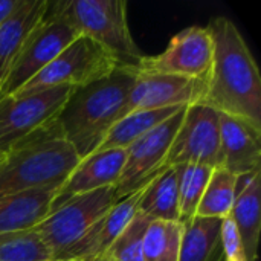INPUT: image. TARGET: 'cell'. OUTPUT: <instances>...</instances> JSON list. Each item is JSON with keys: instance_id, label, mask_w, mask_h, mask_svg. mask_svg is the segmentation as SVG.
<instances>
[{"instance_id": "6da1fadb", "label": "cell", "mask_w": 261, "mask_h": 261, "mask_svg": "<svg viewBox=\"0 0 261 261\" xmlns=\"http://www.w3.org/2000/svg\"><path fill=\"white\" fill-rule=\"evenodd\" d=\"M213 66L203 104L261 128V78L255 58L237 24L219 15L210 20Z\"/></svg>"}, {"instance_id": "7a4b0ae2", "label": "cell", "mask_w": 261, "mask_h": 261, "mask_svg": "<svg viewBox=\"0 0 261 261\" xmlns=\"http://www.w3.org/2000/svg\"><path fill=\"white\" fill-rule=\"evenodd\" d=\"M133 84V70L118 67L107 78L72 92L55 122L80 161L95 153L109 130L124 118Z\"/></svg>"}, {"instance_id": "3957f363", "label": "cell", "mask_w": 261, "mask_h": 261, "mask_svg": "<svg viewBox=\"0 0 261 261\" xmlns=\"http://www.w3.org/2000/svg\"><path fill=\"white\" fill-rule=\"evenodd\" d=\"M78 162L80 158L54 121L6 151L0 167V197L31 190L60 188Z\"/></svg>"}, {"instance_id": "277c9868", "label": "cell", "mask_w": 261, "mask_h": 261, "mask_svg": "<svg viewBox=\"0 0 261 261\" xmlns=\"http://www.w3.org/2000/svg\"><path fill=\"white\" fill-rule=\"evenodd\" d=\"M46 14L63 18L78 35L101 44L118 67H136L145 57L132 37L124 0H47Z\"/></svg>"}, {"instance_id": "5b68a950", "label": "cell", "mask_w": 261, "mask_h": 261, "mask_svg": "<svg viewBox=\"0 0 261 261\" xmlns=\"http://www.w3.org/2000/svg\"><path fill=\"white\" fill-rule=\"evenodd\" d=\"M115 69H118V61L110 52L89 37L80 35L14 95L61 86L80 89L107 78Z\"/></svg>"}, {"instance_id": "8992f818", "label": "cell", "mask_w": 261, "mask_h": 261, "mask_svg": "<svg viewBox=\"0 0 261 261\" xmlns=\"http://www.w3.org/2000/svg\"><path fill=\"white\" fill-rule=\"evenodd\" d=\"M115 203V187L81 194L52 210L32 231L41 239L52 261L58 260Z\"/></svg>"}, {"instance_id": "52a82bcc", "label": "cell", "mask_w": 261, "mask_h": 261, "mask_svg": "<svg viewBox=\"0 0 261 261\" xmlns=\"http://www.w3.org/2000/svg\"><path fill=\"white\" fill-rule=\"evenodd\" d=\"M75 89L52 87L26 95L0 98V151L52 124Z\"/></svg>"}, {"instance_id": "ba28073f", "label": "cell", "mask_w": 261, "mask_h": 261, "mask_svg": "<svg viewBox=\"0 0 261 261\" xmlns=\"http://www.w3.org/2000/svg\"><path fill=\"white\" fill-rule=\"evenodd\" d=\"M179 165H205L210 168L222 165L220 121L216 109L203 102L185 109L165 159V168Z\"/></svg>"}, {"instance_id": "9c48e42d", "label": "cell", "mask_w": 261, "mask_h": 261, "mask_svg": "<svg viewBox=\"0 0 261 261\" xmlns=\"http://www.w3.org/2000/svg\"><path fill=\"white\" fill-rule=\"evenodd\" d=\"M185 109L187 107L147 132L125 148V162L121 176L115 184L116 202L148 185L151 179L165 168V159L184 118Z\"/></svg>"}, {"instance_id": "30bf717a", "label": "cell", "mask_w": 261, "mask_h": 261, "mask_svg": "<svg viewBox=\"0 0 261 261\" xmlns=\"http://www.w3.org/2000/svg\"><path fill=\"white\" fill-rule=\"evenodd\" d=\"M76 37V31L63 18L44 15L43 21L32 31L24 46L15 57L11 69L0 84V98L14 95L54 58L66 49Z\"/></svg>"}, {"instance_id": "8fae6325", "label": "cell", "mask_w": 261, "mask_h": 261, "mask_svg": "<svg viewBox=\"0 0 261 261\" xmlns=\"http://www.w3.org/2000/svg\"><path fill=\"white\" fill-rule=\"evenodd\" d=\"M214 55V41L208 28L190 26L177 32L159 55L144 57L138 72L184 76L208 81Z\"/></svg>"}, {"instance_id": "7c38bea8", "label": "cell", "mask_w": 261, "mask_h": 261, "mask_svg": "<svg viewBox=\"0 0 261 261\" xmlns=\"http://www.w3.org/2000/svg\"><path fill=\"white\" fill-rule=\"evenodd\" d=\"M133 73L135 84L130 90L124 116L133 112L188 107L191 104L202 102L206 95V81L203 80L145 73L138 70H133Z\"/></svg>"}, {"instance_id": "4fadbf2b", "label": "cell", "mask_w": 261, "mask_h": 261, "mask_svg": "<svg viewBox=\"0 0 261 261\" xmlns=\"http://www.w3.org/2000/svg\"><path fill=\"white\" fill-rule=\"evenodd\" d=\"M147 187V185H145ZM144 188L118 200L96 223H93L89 231L69 248L58 260L76 261H99L110 245L118 239V236L127 228L132 219L138 213V205Z\"/></svg>"}, {"instance_id": "5bb4252c", "label": "cell", "mask_w": 261, "mask_h": 261, "mask_svg": "<svg viewBox=\"0 0 261 261\" xmlns=\"http://www.w3.org/2000/svg\"><path fill=\"white\" fill-rule=\"evenodd\" d=\"M125 154V150H106L92 153L90 156L81 159L58 188L52 200L50 211L72 197L106 187H115L121 176Z\"/></svg>"}, {"instance_id": "9a60e30c", "label": "cell", "mask_w": 261, "mask_h": 261, "mask_svg": "<svg viewBox=\"0 0 261 261\" xmlns=\"http://www.w3.org/2000/svg\"><path fill=\"white\" fill-rule=\"evenodd\" d=\"M220 153L222 165L239 176L261 168V128L240 118L220 113Z\"/></svg>"}, {"instance_id": "2e32d148", "label": "cell", "mask_w": 261, "mask_h": 261, "mask_svg": "<svg viewBox=\"0 0 261 261\" xmlns=\"http://www.w3.org/2000/svg\"><path fill=\"white\" fill-rule=\"evenodd\" d=\"M261 168L237 177L231 217L239 229L246 261L257 260L261 228Z\"/></svg>"}, {"instance_id": "e0dca14e", "label": "cell", "mask_w": 261, "mask_h": 261, "mask_svg": "<svg viewBox=\"0 0 261 261\" xmlns=\"http://www.w3.org/2000/svg\"><path fill=\"white\" fill-rule=\"evenodd\" d=\"M58 187L0 197V236L31 231L49 213Z\"/></svg>"}, {"instance_id": "ac0fdd59", "label": "cell", "mask_w": 261, "mask_h": 261, "mask_svg": "<svg viewBox=\"0 0 261 261\" xmlns=\"http://www.w3.org/2000/svg\"><path fill=\"white\" fill-rule=\"evenodd\" d=\"M46 11L47 0H21L0 24V84L32 31L43 21Z\"/></svg>"}, {"instance_id": "d6986e66", "label": "cell", "mask_w": 261, "mask_h": 261, "mask_svg": "<svg viewBox=\"0 0 261 261\" xmlns=\"http://www.w3.org/2000/svg\"><path fill=\"white\" fill-rule=\"evenodd\" d=\"M138 213L150 220L180 222L179 211V167H167L145 187Z\"/></svg>"}, {"instance_id": "ffe728a7", "label": "cell", "mask_w": 261, "mask_h": 261, "mask_svg": "<svg viewBox=\"0 0 261 261\" xmlns=\"http://www.w3.org/2000/svg\"><path fill=\"white\" fill-rule=\"evenodd\" d=\"M184 107H170V109H158V110H144L133 112L119 119L106 135L104 141L98 147V151L106 150H125L141 136H144L151 128L162 124L165 119L182 110Z\"/></svg>"}, {"instance_id": "44dd1931", "label": "cell", "mask_w": 261, "mask_h": 261, "mask_svg": "<svg viewBox=\"0 0 261 261\" xmlns=\"http://www.w3.org/2000/svg\"><path fill=\"white\" fill-rule=\"evenodd\" d=\"M219 219L194 217L184 223L179 261H213L216 249L220 246Z\"/></svg>"}, {"instance_id": "7402d4cb", "label": "cell", "mask_w": 261, "mask_h": 261, "mask_svg": "<svg viewBox=\"0 0 261 261\" xmlns=\"http://www.w3.org/2000/svg\"><path fill=\"white\" fill-rule=\"evenodd\" d=\"M236 174L229 173L223 167L214 168L199 203L196 217L223 220L225 217L231 216L236 200Z\"/></svg>"}, {"instance_id": "603a6c76", "label": "cell", "mask_w": 261, "mask_h": 261, "mask_svg": "<svg viewBox=\"0 0 261 261\" xmlns=\"http://www.w3.org/2000/svg\"><path fill=\"white\" fill-rule=\"evenodd\" d=\"M184 223L151 220L144 232V261H179Z\"/></svg>"}, {"instance_id": "cb8c5ba5", "label": "cell", "mask_w": 261, "mask_h": 261, "mask_svg": "<svg viewBox=\"0 0 261 261\" xmlns=\"http://www.w3.org/2000/svg\"><path fill=\"white\" fill-rule=\"evenodd\" d=\"M214 168L205 165H179V211L180 222H191Z\"/></svg>"}, {"instance_id": "d4e9b609", "label": "cell", "mask_w": 261, "mask_h": 261, "mask_svg": "<svg viewBox=\"0 0 261 261\" xmlns=\"http://www.w3.org/2000/svg\"><path fill=\"white\" fill-rule=\"evenodd\" d=\"M0 261H52L41 239L31 229L0 236Z\"/></svg>"}, {"instance_id": "484cf974", "label": "cell", "mask_w": 261, "mask_h": 261, "mask_svg": "<svg viewBox=\"0 0 261 261\" xmlns=\"http://www.w3.org/2000/svg\"><path fill=\"white\" fill-rule=\"evenodd\" d=\"M151 220L136 213L127 228L110 245L99 261H144L142 258V240L144 232Z\"/></svg>"}, {"instance_id": "4316f807", "label": "cell", "mask_w": 261, "mask_h": 261, "mask_svg": "<svg viewBox=\"0 0 261 261\" xmlns=\"http://www.w3.org/2000/svg\"><path fill=\"white\" fill-rule=\"evenodd\" d=\"M220 248L223 252V261H246L239 229L231 216L225 217L220 223Z\"/></svg>"}, {"instance_id": "83f0119b", "label": "cell", "mask_w": 261, "mask_h": 261, "mask_svg": "<svg viewBox=\"0 0 261 261\" xmlns=\"http://www.w3.org/2000/svg\"><path fill=\"white\" fill-rule=\"evenodd\" d=\"M21 0H0V24L20 6Z\"/></svg>"}, {"instance_id": "f1b7e54d", "label": "cell", "mask_w": 261, "mask_h": 261, "mask_svg": "<svg viewBox=\"0 0 261 261\" xmlns=\"http://www.w3.org/2000/svg\"><path fill=\"white\" fill-rule=\"evenodd\" d=\"M5 158H6V153L0 151V167H2V165H3V162H5Z\"/></svg>"}, {"instance_id": "f546056e", "label": "cell", "mask_w": 261, "mask_h": 261, "mask_svg": "<svg viewBox=\"0 0 261 261\" xmlns=\"http://www.w3.org/2000/svg\"><path fill=\"white\" fill-rule=\"evenodd\" d=\"M54 261H76V260H54Z\"/></svg>"}]
</instances>
